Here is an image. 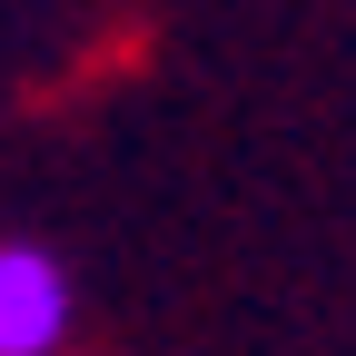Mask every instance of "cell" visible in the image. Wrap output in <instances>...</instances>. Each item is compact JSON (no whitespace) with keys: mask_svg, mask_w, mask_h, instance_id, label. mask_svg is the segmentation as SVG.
<instances>
[{"mask_svg":"<svg viewBox=\"0 0 356 356\" xmlns=\"http://www.w3.org/2000/svg\"><path fill=\"white\" fill-rule=\"evenodd\" d=\"M79 327V287L50 248L0 238V356H60Z\"/></svg>","mask_w":356,"mask_h":356,"instance_id":"cell-1","label":"cell"}]
</instances>
